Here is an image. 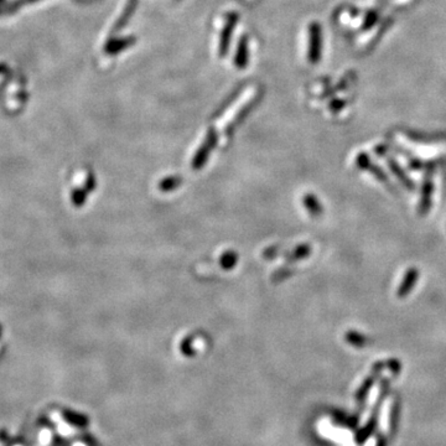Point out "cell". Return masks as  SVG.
Returning a JSON list of instances; mask_svg holds the SVG:
<instances>
[{
  "label": "cell",
  "mask_w": 446,
  "mask_h": 446,
  "mask_svg": "<svg viewBox=\"0 0 446 446\" xmlns=\"http://www.w3.org/2000/svg\"><path fill=\"white\" fill-rule=\"evenodd\" d=\"M76 446H85V445H76Z\"/></svg>",
  "instance_id": "cell-7"
},
{
  "label": "cell",
  "mask_w": 446,
  "mask_h": 446,
  "mask_svg": "<svg viewBox=\"0 0 446 446\" xmlns=\"http://www.w3.org/2000/svg\"><path fill=\"white\" fill-rule=\"evenodd\" d=\"M320 29L319 26L314 25L311 29V50L310 57L312 62H316L320 56Z\"/></svg>",
  "instance_id": "cell-4"
},
{
  "label": "cell",
  "mask_w": 446,
  "mask_h": 446,
  "mask_svg": "<svg viewBox=\"0 0 446 446\" xmlns=\"http://www.w3.org/2000/svg\"><path fill=\"white\" fill-rule=\"evenodd\" d=\"M356 163H357V165L359 166V168L361 169H363V170H367V168H368V165H370L371 164V160H370V156L368 155H366V154H359L358 155V157H357V160H356Z\"/></svg>",
  "instance_id": "cell-6"
},
{
  "label": "cell",
  "mask_w": 446,
  "mask_h": 446,
  "mask_svg": "<svg viewBox=\"0 0 446 446\" xmlns=\"http://www.w3.org/2000/svg\"><path fill=\"white\" fill-rule=\"evenodd\" d=\"M431 175H433V169H430L424 177L423 187H421V200H420V204H419V213H420V215H427L431 207V197H433V191H434Z\"/></svg>",
  "instance_id": "cell-1"
},
{
  "label": "cell",
  "mask_w": 446,
  "mask_h": 446,
  "mask_svg": "<svg viewBox=\"0 0 446 446\" xmlns=\"http://www.w3.org/2000/svg\"><path fill=\"white\" fill-rule=\"evenodd\" d=\"M387 163H388V166H389V169H391V171L393 172L395 176H397L398 180H399L400 183L403 184V186L407 187L409 191H414V189H415L414 183L410 180L408 175L406 174V171H404L403 169L400 168L399 164L395 161L393 157H389V159L387 160Z\"/></svg>",
  "instance_id": "cell-3"
},
{
  "label": "cell",
  "mask_w": 446,
  "mask_h": 446,
  "mask_svg": "<svg viewBox=\"0 0 446 446\" xmlns=\"http://www.w3.org/2000/svg\"><path fill=\"white\" fill-rule=\"evenodd\" d=\"M367 170H368V171H371L372 174H373L374 176H376L377 178H378L379 181H382V183H384V184H389L388 176H387V175L384 174V172H383L382 170H380V169L378 168V166H374L373 164L371 163L370 165H368Z\"/></svg>",
  "instance_id": "cell-5"
},
{
  "label": "cell",
  "mask_w": 446,
  "mask_h": 446,
  "mask_svg": "<svg viewBox=\"0 0 446 446\" xmlns=\"http://www.w3.org/2000/svg\"><path fill=\"white\" fill-rule=\"evenodd\" d=\"M418 279H419V270L415 269V268H410L408 272L404 274L403 280L400 282L399 289L397 291L398 297L403 299V297L409 295L410 291H412L413 288H414V285L418 282Z\"/></svg>",
  "instance_id": "cell-2"
}]
</instances>
